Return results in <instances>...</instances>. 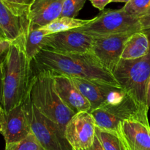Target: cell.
I'll list each match as a JSON object with an SVG mask.
<instances>
[{
  "instance_id": "6da1fadb",
  "label": "cell",
  "mask_w": 150,
  "mask_h": 150,
  "mask_svg": "<svg viewBox=\"0 0 150 150\" xmlns=\"http://www.w3.org/2000/svg\"><path fill=\"white\" fill-rule=\"evenodd\" d=\"M32 60L26 53L23 36L13 41L10 49L1 57V106L10 110L21 105L26 99L33 71Z\"/></svg>"
},
{
  "instance_id": "7a4b0ae2",
  "label": "cell",
  "mask_w": 150,
  "mask_h": 150,
  "mask_svg": "<svg viewBox=\"0 0 150 150\" xmlns=\"http://www.w3.org/2000/svg\"><path fill=\"white\" fill-rule=\"evenodd\" d=\"M33 61L39 69L51 71L69 77L121 87L113 74L105 69L91 51L83 54H60L42 49Z\"/></svg>"
},
{
  "instance_id": "3957f363",
  "label": "cell",
  "mask_w": 150,
  "mask_h": 150,
  "mask_svg": "<svg viewBox=\"0 0 150 150\" xmlns=\"http://www.w3.org/2000/svg\"><path fill=\"white\" fill-rule=\"evenodd\" d=\"M38 69L32 75L28 93L29 99L41 113L59 124L65 131L66 125L76 113L63 102L56 91L53 72Z\"/></svg>"
},
{
  "instance_id": "277c9868",
  "label": "cell",
  "mask_w": 150,
  "mask_h": 150,
  "mask_svg": "<svg viewBox=\"0 0 150 150\" xmlns=\"http://www.w3.org/2000/svg\"><path fill=\"white\" fill-rule=\"evenodd\" d=\"M112 74L126 93L142 107L149 109L146 104V90L150 78V50L146 56L141 58L121 59Z\"/></svg>"
},
{
  "instance_id": "5b68a950",
  "label": "cell",
  "mask_w": 150,
  "mask_h": 150,
  "mask_svg": "<svg viewBox=\"0 0 150 150\" xmlns=\"http://www.w3.org/2000/svg\"><path fill=\"white\" fill-rule=\"evenodd\" d=\"M74 29L98 37L134 33L144 30L145 28L139 18L129 14L121 8L103 10L98 16L89 19V21L84 26Z\"/></svg>"
},
{
  "instance_id": "8992f818",
  "label": "cell",
  "mask_w": 150,
  "mask_h": 150,
  "mask_svg": "<svg viewBox=\"0 0 150 150\" xmlns=\"http://www.w3.org/2000/svg\"><path fill=\"white\" fill-rule=\"evenodd\" d=\"M31 130L45 150H73L64 129L37 109L27 94L22 103Z\"/></svg>"
},
{
  "instance_id": "52a82bcc",
  "label": "cell",
  "mask_w": 150,
  "mask_h": 150,
  "mask_svg": "<svg viewBox=\"0 0 150 150\" xmlns=\"http://www.w3.org/2000/svg\"><path fill=\"white\" fill-rule=\"evenodd\" d=\"M149 109L142 107L127 93L120 99L91 111L97 127L120 133L121 122L132 118L148 116Z\"/></svg>"
},
{
  "instance_id": "ba28073f",
  "label": "cell",
  "mask_w": 150,
  "mask_h": 150,
  "mask_svg": "<svg viewBox=\"0 0 150 150\" xmlns=\"http://www.w3.org/2000/svg\"><path fill=\"white\" fill-rule=\"evenodd\" d=\"M30 10L0 0V38L14 41L26 35L31 27Z\"/></svg>"
},
{
  "instance_id": "9c48e42d",
  "label": "cell",
  "mask_w": 150,
  "mask_h": 150,
  "mask_svg": "<svg viewBox=\"0 0 150 150\" xmlns=\"http://www.w3.org/2000/svg\"><path fill=\"white\" fill-rule=\"evenodd\" d=\"M95 37L72 29L47 35L42 49L60 54L90 52Z\"/></svg>"
},
{
  "instance_id": "30bf717a",
  "label": "cell",
  "mask_w": 150,
  "mask_h": 150,
  "mask_svg": "<svg viewBox=\"0 0 150 150\" xmlns=\"http://www.w3.org/2000/svg\"><path fill=\"white\" fill-rule=\"evenodd\" d=\"M95 119L89 111L76 113L65 127V137L73 150L84 149L93 144L96 136Z\"/></svg>"
},
{
  "instance_id": "8fae6325",
  "label": "cell",
  "mask_w": 150,
  "mask_h": 150,
  "mask_svg": "<svg viewBox=\"0 0 150 150\" xmlns=\"http://www.w3.org/2000/svg\"><path fill=\"white\" fill-rule=\"evenodd\" d=\"M76 88L89 101L90 111L114 102L122 98L125 91L121 87H115L95 81L70 77Z\"/></svg>"
},
{
  "instance_id": "7c38bea8",
  "label": "cell",
  "mask_w": 150,
  "mask_h": 150,
  "mask_svg": "<svg viewBox=\"0 0 150 150\" xmlns=\"http://www.w3.org/2000/svg\"><path fill=\"white\" fill-rule=\"evenodd\" d=\"M133 33L95 37L91 52L105 69L112 71L122 58L126 41Z\"/></svg>"
},
{
  "instance_id": "4fadbf2b",
  "label": "cell",
  "mask_w": 150,
  "mask_h": 150,
  "mask_svg": "<svg viewBox=\"0 0 150 150\" xmlns=\"http://www.w3.org/2000/svg\"><path fill=\"white\" fill-rule=\"evenodd\" d=\"M0 131L5 145L19 142L32 133L22 104L10 110L0 108Z\"/></svg>"
},
{
  "instance_id": "5bb4252c",
  "label": "cell",
  "mask_w": 150,
  "mask_h": 150,
  "mask_svg": "<svg viewBox=\"0 0 150 150\" xmlns=\"http://www.w3.org/2000/svg\"><path fill=\"white\" fill-rule=\"evenodd\" d=\"M120 133L130 150H150V126L148 116L121 122Z\"/></svg>"
},
{
  "instance_id": "9a60e30c",
  "label": "cell",
  "mask_w": 150,
  "mask_h": 150,
  "mask_svg": "<svg viewBox=\"0 0 150 150\" xmlns=\"http://www.w3.org/2000/svg\"><path fill=\"white\" fill-rule=\"evenodd\" d=\"M53 78L56 91L69 108L76 113L90 111V103L76 88L69 76L53 72Z\"/></svg>"
},
{
  "instance_id": "2e32d148",
  "label": "cell",
  "mask_w": 150,
  "mask_h": 150,
  "mask_svg": "<svg viewBox=\"0 0 150 150\" xmlns=\"http://www.w3.org/2000/svg\"><path fill=\"white\" fill-rule=\"evenodd\" d=\"M64 0H36L30 10L31 27L40 28L60 17Z\"/></svg>"
},
{
  "instance_id": "e0dca14e",
  "label": "cell",
  "mask_w": 150,
  "mask_h": 150,
  "mask_svg": "<svg viewBox=\"0 0 150 150\" xmlns=\"http://www.w3.org/2000/svg\"><path fill=\"white\" fill-rule=\"evenodd\" d=\"M150 50V35L147 29L132 34L126 41L122 58L123 60H136L149 53Z\"/></svg>"
},
{
  "instance_id": "ac0fdd59",
  "label": "cell",
  "mask_w": 150,
  "mask_h": 150,
  "mask_svg": "<svg viewBox=\"0 0 150 150\" xmlns=\"http://www.w3.org/2000/svg\"><path fill=\"white\" fill-rule=\"evenodd\" d=\"M48 35L51 33L44 27L30 28L28 33L23 36L26 53L32 61L42 49L44 41Z\"/></svg>"
},
{
  "instance_id": "d6986e66",
  "label": "cell",
  "mask_w": 150,
  "mask_h": 150,
  "mask_svg": "<svg viewBox=\"0 0 150 150\" xmlns=\"http://www.w3.org/2000/svg\"><path fill=\"white\" fill-rule=\"evenodd\" d=\"M89 21V19L83 20L67 16H60L43 27L45 28L51 34H54L81 27Z\"/></svg>"
},
{
  "instance_id": "ffe728a7",
  "label": "cell",
  "mask_w": 150,
  "mask_h": 150,
  "mask_svg": "<svg viewBox=\"0 0 150 150\" xmlns=\"http://www.w3.org/2000/svg\"><path fill=\"white\" fill-rule=\"evenodd\" d=\"M96 135L105 150H130L120 133L103 130L97 127Z\"/></svg>"
},
{
  "instance_id": "44dd1931",
  "label": "cell",
  "mask_w": 150,
  "mask_h": 150,
  "mask_svg": "<svg viewBox=\"0 0 150 150\" xmlns=\"http://www.w3.org/2000/svg\"><path fill=\"white\" fill-rule=\"evenodd\" d=\"M4 150H45L39 141L34 135L30 133L22 141L13 144L5 145Z\"/></svg>"
},
{
  "instance_id": "7402d4cb",
  "label": "cell",
  "mask_w": 150,
  "mask_h": 150,
  "mask_svg": "<svg viewBox=\"0 0 150 150\" xmlns=\"http://www.w3.org/2000/svg\"><path fill=\"white\" fill-rule=\"evenodd\" d=\"M150 7V0H130L122 7L129 14L142 19Z\"/></svg>"
},
{
  "instance_id": "603a6c76",
  "label": "cell",
  "mask_w": 150,
  "mask_h": 150,
  "mask_svg": "<svg viewBox=\"0 0 150 150\" xmlns=\"http://www.w3.org/2000/svg\"><path fill=\"white\" fill-rule=\"evenodd\" d=\"M85 2L86 0H64L61 16L76 18Z\"/></svg>"
},
{
  "instance_id": "cb8c5ba5",
  "label": "cell",
  "mask_w": 150,
  "mask_h": 150,
  "mask_svg": "<svg viewBox=\"0 0 150 150\" xmlns=\"http://www.w3.org/2000/svg\"><path fill=\"white\" fill-rule=\"evenodd\" d=\"M3 1L13 4V5L18 6V7H27V8L31 9L36 0H3Z\"/></svg>"
},
{
  "instance_id": "d4e9b609",
  "label": "cell",
  "mask_w": 150,
  "mask_h": 150,
  "mask_svg": "<svg viewBox=\"0 0 150 150\" xmlns=\"http://www.w3.org/2000/svg\"><path fill=\"white\" fill-rule=\"evenodd\" d=\"M13 41H10L9 40L5 39V38H0V56L2 57L4 54L8 51L10 49V46L12 45Z\"/></svg>"
},
{
  "instance_id": "484cf974",
  "label": "cell",
  "mask_w": 150,
  "mask_h": 150,
  "mask_svg": "<svg viewBox=\"0 0 150 150\" xmlns=\"http://www.w3.org/2000/svg\"><path fill=\"white\" fill-rule=\"evenodd\" d=\"M92 5L100 10H104L105 6L111 3V0H89Z\"/></svg>"
},
{
  "instance_id": "4316f807",
  "label": "cell",
  "mask_w": 150,
  "mask_h": 150,
  "mask_svg": "<svg viewBox=\"0 0 150 150\" xmlns=\"http://www.w3.org/2000/svg\"><path fill=\"white\" fill-rule=\"evenodd\" d=\"M80 150H105V149H104L102 143H101L100 141L98 135H96L93 144H92L90 147H89V148L87 149H80Z\"/></svg>"
},
{
  "instance_id": "83f0119b",
  "label": "cell",
  "mask_w": 150,
  "mask_h": 150,
  "mask_svg": "<svg viewBox=\"0 0 150 150\" xmlns=\"http://www.w3.org/2000/svg\"><path fill=\"white\" fill-rule=\"evenodd\" d=\"M141 21H142V24L144 26L145 29H147L148 26L150 25V7L149 10H148L147 13L145 14V16L141 19Z\"/></svg>"
},
{
  "instance_id": "f1b7e54d",
  "label": "cell",
  "mask_w": 150,
  "mask_h": 150,
  "mask_svg": "<svg viewBox=\"0 0 150 150\" xmlns=\"http://www.w3.org/2000/svg\"><path fill=\"white\" fill-rule=\"evenodd\" d=\"M146 104L148 107H150V78L147 85V90H146Z\"/></svg>"
},
{
  "instance_id": "f546056e",
  "label": "cell",
  "mask_w": 150,
  "mask_h": 150,
  "mask_svg": "<svg viewBox=\"0 0 150 150\" xmlns=\"http://www.w3.org/2000/svg\"><path fill=\"white\" fill-rule=\"evenodd\" d=\"M130 0H111V2H123L127 4Z\"/></svg>"
},
{
  "instance_id": "4dcf8cb0",
  "label": "cell",
  "mask_w": 150,
  "mask_h": 150,
  "mask_svg": "<svg viewBox=\"0 0 150 150\" xmlns=\"http://www.w3.org/2000/svg\"><path fill=\"white\" fill-rule=\"evenodd\" d=\"M148 30V32H149V35H150V25L149 26H148V28L147 29H146Z\"/></svg>"
}]
</instances>
